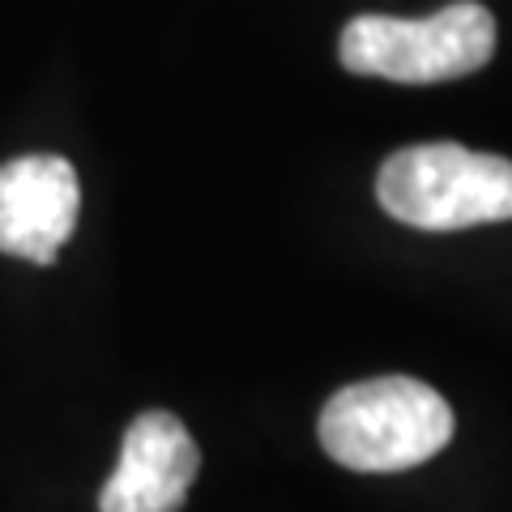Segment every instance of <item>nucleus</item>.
<instances>
[{
	"label": "nucleus",
	"instance_id": "f257e3e1",
	"mask_svg": "<svg viewBox=\"0 0 512 512\" xmlns=\"http://www.w3.org/2000/svg\"><path fill=\"white\" fill-rule=\"evenodd\" d=\"M453 440V410L423 380L376 376L346 384L320 410V444L355 474H397Z\"/></svg>",
	"mask_w": 512,
	"mask_h": 512
},
{
	"label": "nucleus",
	"instance_id": "f03ea898",
	"mask_svg": "<svg viewBox=\"0 0 512 512\" xmlns=\"http://www.w3.org/2000/svg\"><path fill=\"white\" fill-rule=\"evenodd\" d=\"M384 214L419 231H466L512 218V163L457 141H427L384 158L376 175Z\"/></svg>",
	"mask_w": 512,
	"mask_h": 512
},
{
	"label": "nucleus",
	"instance_id": "7ed1b4c3",
	"mask_svg": "<svg viewBox=\"0 0 512 512\" xmlns=\"http://www.w3.org/2000/svg\"><path fill=\"white\" fill-rule=\"evenodd\" d=\"M495 56V18L478 0H453L431 18L359 13L338 43V60L359 77L431 86L470 77Z\"/></svg>",
	"mask_w": 512,
	"mask_h": 512
},
{
	"label": "nucleus",
	"instance_id": "20e7f679",
	"mask_svg": "<svg viewBox=\"0 0 512 512\" xmlns=\"http://www.w3.org/2000/svg\"><path fill=\"white\" fill-rule=\"evenodd\" d=\"M82 210V184L69 158L22 154L0 167V252L52 265Z\"/></svg>",
	"mask_w": 512,
	"mask_h": 512
},
{
	"label": "nucleus",
	"instance_id": "39448f33",
	"mask_svg": "<svg viewBox=\"0 0 512 512\" xmlns=\"http://www.w3.org/2000/svg\"><path fill=\"white\" fill-rule=\"evenodd\" d=\"M201 470L192 431L167 410L137 414L124 431L120 466L99 495V512H180Z\"/></svg>",
	"mask_w": 512,
	"mask_h": 512
}]
</instances>
